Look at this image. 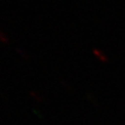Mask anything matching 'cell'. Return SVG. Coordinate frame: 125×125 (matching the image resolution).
Instances as JSON below:
<instances>
[{
    "instance_id": "1",
    "label": "cell",
    "mask_w": 125,
    "mask_h": 125,
    "mask_svg": "<svg viewBox=\"0 0 125 125\" xmlns=\"http://www.w3.org/2000/svg\"><path fill=\"white\" fill-rule=\"evenodd\" d=\"M93 54H94L96 58H98L101 62L107 63V61H108V58H107V56L103 53L102 51H100V50L97 49V48H94V49H93Z\"/></svg>"
},
{
    "instance_id": "2",
    "label": "cell",
    "mask_w": 125,
    "mask_h": 125,
    "mask_svg": "<svg viewBox=\"0 0 125 125\" xmlns=\"http://www.w3.org/2000/svg\"><path fill=\"white\" fill-rule=\"evenodd\" d=\"M0 40H1V42H2L4 45L9 44V38H8V36L5 34V32L3 31H0Z\"/></svg>"
},
{
    "instance_id": "3",
    "label": "cell",
    "mask_w": 125,
    "mask_h": 125,
    "mask_svg": "<svg viewBox=\"0 0 125 125\" xmlns=\"http://www.w3.org/2000/svg\"><path fill=\"white\" fill-rule=\"evenodd\" d=\"M17 52H18L19 54H20V55H21V57H22L23 58H25V59H28V56H26V55H25V52H23V51H21V50L20 49H17Z\"/></svg>"
}]
</instances>
